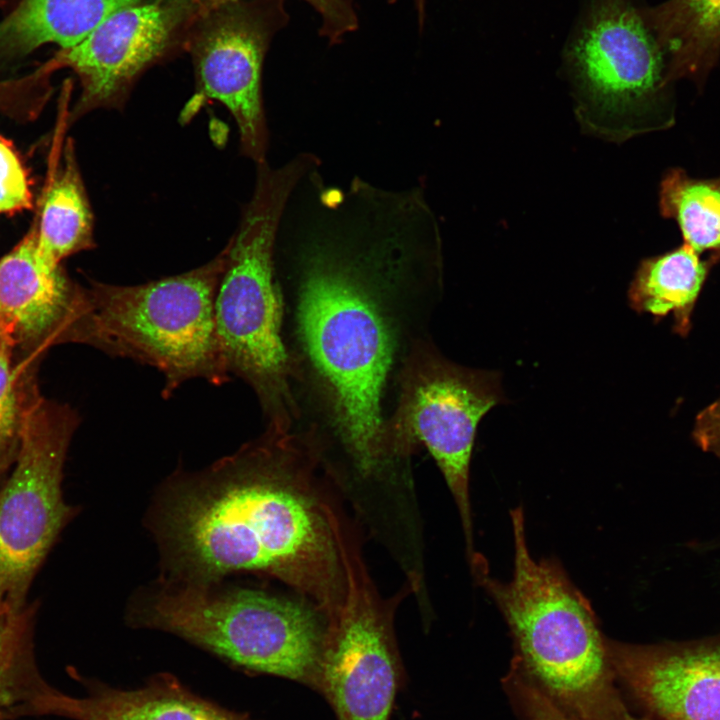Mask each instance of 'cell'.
<instances>
[{
	"label": "cell",
	"instance_id": "obj_20",
	"mask_svg": "<svg viewBox=\"0 0 720 720\" xmlns=\"http://www.w3.org/2000/svg\"><path fill=\"white\" fill-rule=\"evenodd\" d=\"M63 152V160L55 167L41 199L36 227L40 251L59 264L72 254L95 247L93 213L71 140Z\"/></svg>",
	"mask_w": 720,
	"mask_h": 720
},
{
	"label": "cell",
	"instance_id": "obj_9",
	"mask_svg": "<svg viewBox=\"0 0 720 720\" xmlns=\"http://www.w3.org/2000/svg\"><path fill=\"white\" fill-rule=\"evenodd\" d=\"M78 424L65 406L37 400L21 412L16 466L0 490V600L16 608L72 516L62 496L66 453Z\"/></svg>",
	"mask_w": 720,
	"mask_h": 720
},
{
	"label": "cell",
	"instance_id": "obj_14",
	"mask_svg": "<svg viewBox=\"0 0 720 720\" xmlns=\"http://www.w3.org/2000/svg\"><path fill=\"white\" fill-rule=\"evenodd\" d=\"M55 329L95 346L87 289L75 288L60 264L42 254L33 227L0 259V331L14 344Z\"/></svg>",
	"mask_w": 720,
	"mask_h": 720
},
{
	"label": "cell",
	"instance_id": "obj_15",
	"mask_svg": "<svg viewBox=\"0 0 720 720\" xmlns=\"http://www.w3.org/2000/svg\"><path fill=\"white\" fill-rule=\"evenodd\" d=\"M54 716L72 720H255L201 698L169 676L132 690L94 685L82 697L59 692Z\"/></svg>",
	"mask_w": 720,
	"mask_h": 720
},
{
	"label": "cell",
	"instance_id": "obj_2",
	"mask_svg": "<svg viewBox=\"0 0 720 720\" xmlns=\"http://www.w3.org/2000/svg\"><path fill=\"white\" fill-rule=\"evenodd\" d=\"M322 456L311 428H266L233 455L175 483L158 517L171 570L196 585L236 571L267 574L331 620L345 578L316 478Z\"/></svg>",
	"mask_w": 720,
	"mask_h": 720
},
{
	"label": "cell",
	"instance_id": "obj_6",
	"mask_svg": "<svg viewBox=\"0 0 720 720\" xmlns=\"http://www.w3.org/2000/svg\"><path fill=\"white\" fill-rule=\"evenodd\" d=\"M139 618L248 671L318 690L327 621L301 602L252 589L183 584L155 593Z\"/></svg>",
	"mask_w": 720,
	"mask_h": 720
},
{
	"label": "cell",
	"instance_id": "obj_3",
	"mask_svg": "<svg viewBox=\"0 0 720 720\" xmlns=\"http://www.w3.org/2000/svg\"><path fill=\"white\" fill-rule=\"evenodd\" d=\"M514 569L510 581L488 574L477 554L470 564L512 635V664L567 714L583 720H631L596 615L553 560L536 561L528 548L522 507L511 512Z\"/></svg>",
	"mask_w": 720,
	"mask_h": 720
},
{
	"label": "cell",
	"instance_id": "obj_12",
	"mask_svg": "<svg viewBox=\"0 0 720 720\" xmlns=\"http://www.w3.org/2000/svg\"><path fill=\"white\" fill-rule=\"evenodd\" d=\"M190 2L147 0L125 7L76 46L60 49L50 65L70 68L81 84L73 119L95 109H121L139 76L169 51Z\"/></svg>",
	"mask_w": 720,
	"mask_h": 720
},
{
	"label": "cell",
	"instance_id": "obj_13",
	"mask_svg": "<svg viewBox=\"0 0 720 720\" xmlns=\"http://www.w3.org/2000/svg\"><path fill=\"white\" fill-rule=\"evenodd\" d=\"M616 681L659 720H720V635L632 644L607 638Z\"/></svg>",
	"mask_w": 720,
	"mask_h": 720
},
{
	"label": "cell",
	"instance_id": "obj_5",
	"mask_svg": "<svg viewBox=\"0 0 720 720\" xmlns=\"http://www.w3.org/2000/svg\"><path fill=\"white\" fill-rule=\"evenodd\" d=\"M225 247L190 271L137 285L91 281L96 348L156 368L165 398L192 379L230 380L216 330Z\"/></svg>",
	"mask_w": 720,
	"mask_h": 720
},
{
	"label": "cell",
	"instance_id": "obj_22",
	"mask_svg": "<svg viewBox=\"0 0 720 720\" xmlns=\"http://www.w3.org/2000/svg\"><path fill=\"white\" fill-rule=\"evenodd\" d=\"M13 342L0 331V469L18 441L21 412L11 367Z\"/></svg>",
	"mask_w": 720,
	"mask_h": 720
},
{
	"label": "cell",
	"instance_id": "obj_24",
	"mask_svg": "<svg viewBox=\"0 0 720 720\" xmlns=\"http://www.w3.org/2000/svg\"><path fill=\"white\" fill-rule=\"evenodd\" d=\"M241 0H199L198 14L205 15L222 6ZM321 16L319 30L331 45L344 40V37L358 28V18L351 0H305Z\"/></svg>",
	"mask_w": 720,
	"mask_h": 720
},
{
	"label": "cell",
	"instance_id": "obj_25",
	"mask_svg": "<svg viewBox=\"0 0 720 720\" xmlns=\"http://www.w3.org/2000/svg\"><path fill=\"white\" fill-rule=\"evenodd\" d=\"M31 207L27 175L18 156L0 138V213Z\"/></svg>",
	"mask_w": 720,
	"mask_h": 720
},
{
	"label": "cell",
	"instance_id": "obj_7",
	"mask_svg": "<svg viewBox=\"0 0 720 720\" xmlns=\"http://www.w3.org/2000/svg\"><path fill=\"white\" fill-rule=\"evenodd\" d=\"M566 60L586 132L620 143L674 123L666 54L630 0H593Z\"/></svg>",
	"mask_w": 720,
	"mask_h": 720
},
{
	"label": "cell",
	"instance_id": "obj_27",
	"mask_svg": "<svg viewBox=\"0 0 720 720\" xmlns=\"http://www.w3.org/2000/svg\"><path fill=\"white\" fill-rule=\"evenodd\" d=\"M394 1L395 0H389L390 3H393ZM425 2L426 0H415L418 24L420 28L423 27L425 21Z\"/></svg>",
	"mask_w": 720,
	"mask_h": 720
},
{
	"label": "cell",
	"instance_id": "obj_23",
	"mask_svg": "<svg viewBox=\"0 0 720 720\" xmlns=\"http://www.w3.org/2000/svg\"><path fill=\"white\" fill-rule=\"evenodd\" d=\"M503 688L523 720H583L554 705L513 666L503 679ZM632 720L651 719L634 717Z\"/></svg>",
	"mask_w": 720,
	"mask_h": 720
},
{
	"label": "cell",
	"instance_id": "obj_17",
	"mask_svg": "<svg viewBox=\"0 0 720 720\" xmlns=\"http://www.w3.org/2000/svg\"><path fill=\"white\" fill-rule=\"evenodd\" d=\"M147 0H21L0 22V52L25 54L47 44L68 49L113 13Z\"/></svg>",
	"mask_w": 720,
	"mask_h": 720
},
{
	"label": "cell",
	"instance_id": "obj_19",
	"mask_svg": "<svg viewBox=\"0 0 720 720\" xmlns=\"http://www.w3.org/2000/svg\"><path fill=\"white\" fill-rule=\"evenodd\" d=\"M32 620V608L0 600V720L51 715L57 689L37 669Z\"/></svg>",
	"mask_w": 720,
	"mask_h": 720
},
{
	"label": "cell",
	"instance_id": "obj_16",
	"mask_svg": "<svg viewBox=\"0 0 720 720\" xmlns=\"http://www.w3.org/2000/svg\"><path fill=\"white\" fill-rule=\"evenodd\" d=\"M667 57V82L700 86L720 58V0H667L640 9Z\"/></svg>",
	"mask_w": 720,
	"mask_h": 720
},
{
	"label": "cell",
	"instance_id": "obj_18",
	"mask_svg": "<svg viewBox=\"0 0 720 720\" xmlns=\"http://www.w3.org/2000/svg\"><path fill=\"white\" fill-rule=\"evenodd\" d=\"M720 256L702 254L683 243L639 264L628 291L631 307L655 318L673 315V329L686 336L697 298Z\"/></svg>",
	"mask_w": 720,
	"mask_h": 720
},
{
	"label": "cell",
	"instance_id": "obj_8",
	"mask_svg": "<svg viewBox=\"0 0 720 720\" xmlns=\"http://www.w3.org/2000/svg\"><path fill=\"white\" fill-rule=\"evenodd\" d=\"M504 399L498 372L458 365L426 338L400 371L385 425L387 451L396 465L407 464L420 445L434 458L457 506L469 562L476 555L469 493L476 430L484 415Z\"/></svg>",
	"mask_w": 720,
	"mask_h": 720
},
{
	"label": "cell",
	"instance_id": "obj_21",
	"mask_svg": "<svg viewBox=\"0 0 720 720\" xmlns=\"http://www.w3.org/2000/svg\"><path fill=\"white\" fill-rule=\"evenodd\" d=\"M659 210L676 222L683 243L720 256V176L693 178L681 168L669 169L660 183Z\"/></svg>",
	"mask_w": 720,
	"mask_h": 720
},
{
	"label": "cell",
	"instance_id": "obj_4",
	"mask_svg": "<svg viewBox=\"0 0 720 720\" xmlns=\"http://www.w3.org/2000/svg\"><path fill=\"white\" fill-rule=\"evenodd\" d=\"M256 166L253 194L225 245L215 299L216 330L228 373L254 391L267 428L288 431L301 410L283 333L285 305L275 249L286 204L311 159L301 153L281 167H270L267 161Z\"/></svg>",
	"mask_w": 720,
	"mask_h": 720
},
{
	"label": "cell",
	"instance_id": "obj_26",
	"mask_svg": "<svg viewBox=\"0 0 720 720\" xmlns=\"http://www.w3.org/2000/svg\"><path fill=\"white\" fill-rule=\"evenodd\" d=\"M693 436L700 448L720 457V399L697 416Z\"/></svg>",
	"mask_w": 720,
	"mask_h": 720
},
{
	"label": "cell",
	"instance_id": "obj_10",
	"mask_svg": "<svg viewBox=\"0 0 720 720\" xmlns=\"http://www.w3.org/2000/svg\"><path fill=\"white\" fill-rule=\"evenodd\" d=\"M335 538L345 590L327 622L317 691L338 720H389L402 674L394 606L376 591L352 530L339 529Z\"/></svg>",
	"mask_w": 720,
	"mask_h": 720
},
{
	"label": "cell",
	"instance_id": "obj_11",
	"mask_svg": "<svg viewBox=\"0 0 720 720\" xmlns=\"http://www.w3.org/2000/svg\"><path fill=\"white\" fill-rule=\"evenodd\" d=\"M200 17L190 45L196 77L191 102L196 109L208 100L225 106L236 122L241 154L265 162L262 70L273 35L289 18L284 0H241Z\"/></svg>",
	"mask_w": 720,
	"mask_h": 720
},
{
	"label": "cell",
	"instance_id": "obj_28",
	"mask_svg": "<svg viewBox=\"0 0 720 720\" xmlns=\"http://www.w3.org/2000/svg\"><path fill=\"white\" fill-rule=\"evenodd\" d=\"M6 102V87L5 84L2 82L0 83V109L3 105H5Z\"/></svg>",
	"mask_w": 720,
	"mask_h": 720
},
{
	"label": "cell",
	"instance_id": "obj_1",
	"mask_svg": "<svg viewBox=\"0 0 720 720\" xmlns=\"http://www.w3.org/2000/svg\"><path fill=\"white\" fill-rule=\"evenodd\" d=\"M286 256L296 386L320 416L310 423L352 470L379 479L396 468L385 442L389 396L427 337L441 270L438 223L423 191L384 190L355 177L347 189L319 172L302 179Z\"/></svg>",
	"mask_w": 720,
	"mask_h": 720
}]
</instances>
